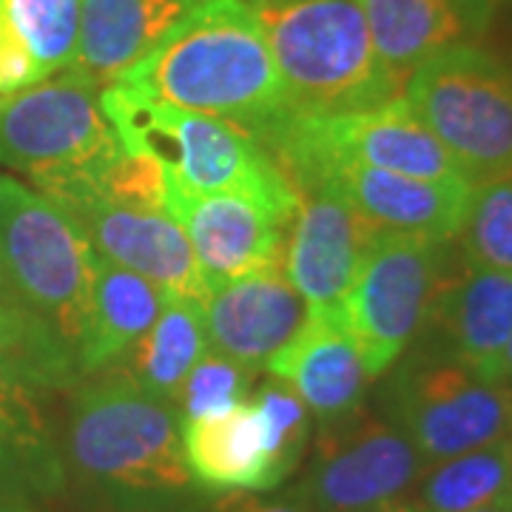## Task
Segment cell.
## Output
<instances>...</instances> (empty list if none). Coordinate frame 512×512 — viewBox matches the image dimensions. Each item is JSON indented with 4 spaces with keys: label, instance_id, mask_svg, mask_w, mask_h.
I'll return each mask as SVG.
<instances>
[{
    "label": "cell",
    "instance_id": "1",
    "mask_svg": "<svg viewBox=\"0 0 512 512\" xmlns=\"http://www.w3.org/2000/svg\"><path fill=\"white\" fill-rule=\"evenodd\" d=\"M117 83L177 109L239 123L259 140L293 114L245 0H194L188 15Z\"/></svg>",
    "mask_w": 512,
    "mask_h": 512
},
{
    "label": "cell",
    "instance_id": "2",
    "mask_svg": "<svg viewBox=\"0 0 512 512\" xmlns=\"http://www.w3.org/2000/svg\"><path fill=\"white\" fill-rule=\"evenodd\" d=\"M100 109L128 154L148 157L188 191L239 197L288 222L296 217V188L271 148L245 126L177 109L126 83L106 86Z\"/></svg>",
    "mask_w": 512,
    "mask_h": 512
},
{
    "label": "cell",
    "instance_id": "3",
    "mask_svg": "<svg viewBox=\"0 0 512 512\" xmlns=\"http://www.w3.org/2000/svg\"><path fill=\"white\" fill-rule=\"evenodd\" d=\"M271 49L293 114H348L402 97L359 0H245Z\"/></svg>",
    "mask_w": 512,
    "mask_h": 512
},
{
    "label": "cell",
    "instance_id": "4",
    "mask_svg": "<svg viewBox=\"0 0 512 512\" xmlns=\"http://www.w3.org/2000/svg\"><path fill=\"white\" fill-rule=\"evenodd\" d=\"M66 450L94 490L134 504H168L191 490L177 407L126 370L86 384L72 404Z\"/></svg>",
    "mask_w": 512,
    "mask_h": 512
},
{
    "label": "cell",
    "instance_id": "5",
    "mask_svg": "<svg viewBox=\"0 0 512 512\" xmlns=\"http://www.w3.org/2000/svg\"><path fill=\"white\" fill-rule=\"evenodd\" d=\"M404 103L436 134L470 183L512 171V66L467 43L421 60Z\"/></svg>",
    "mask_w": 512,
    "mask_h": 512
},
{
    "label": "cell",
    "instance_id": "6",
    "mask_svg": "<svg viewBox=\"0 0 512 512\" xmlns=\"http://www.w3.org/2000/svg\"><path fill=\"white\" fill-rule=\"evenodd\" d=\"M94 256L83 228L49 197L0 174V268L12 302L77 348Z\"/></svg>",
    "mask_w": 512,
    "mask_h": 512
},
{
    "label": "cell",
    "instance_id": "7",
    "mask_svg": "<svg viewBox=\"0 0 512 512\" xmlns=\"http://www.w3.org/2000/svg\"><path fill=\"white\" fill-rule=\"evenodd\" d=\"M444 239L376 231L345 299L342 325L382 376L413 342L444 291Z\"/></svg>",
    "mask_w": 512,
    "mask_h": 512
},
{
    "label": "cell",
    "instance_id": "8",
    "mask_svg": "<svg viewBox=\"0 0 512 512\" xmlns=\"http://www.w3.org/2000/svg\"><path fill=\"white\" fill-rule=\"evenodd\" d=\"M120 148L100 89L74 69L0 97V165L35 185L89 174Z\"/></svg>",
    "mask_w": 512,
    "mask_h": 512
},
{
    "label": "cell",
    "instance_id": "9",
    "mask_svg": "<svg viewBox=\"0 0 512 512\" xmlns=\"http://www.w3.org/2000/svg\"><path fill=\"white\" fill-rule=\"evenodd\" d=\"M390 421L427 464L512 436V390L450 359L413 362L390 387Z\"/></svg>",
    "mask_w": 512,
    "mask_h": 512
},
{
    "label": "cell",
    "instance_id": "10",
    "mask_svg": "<svg viewBox=\"0 0 512 512\" xmlns=\"http://www.w3.org/2000/svg\"><path fill=\"white\" fill-rule=\"evenodd\" d=\"M427 458L393 421L362 407L319 430L308 476L296 495L313 512H359L402 498L424 473Z\"/></svg>",
    "mask_w": 512,
    "mask_h": 512
},
{
    "label": "cell",
    "instance_id": "11",
    "mask_svg": "<svg viewBox=\"0 0 512 512\" xmlns=\"http://www.w3.org/2000/svg\"><path fill=\"white\" fill-rule=\"evenodd\" d=\"M296 194L299 205L285 245V274L311 319L342 325L345 299L376 228L333 180L299 183Z\"/></svg>",
    "mask_w": 512,
    "mask_h": 512
},
{
    "label": "cell",
    "instance_id": "12",
    "mask_svg": "<svg viewBox=\"0 0 512 512\" xmlns=\"http://www.w3.org/2000/svg\"><path fill=\"white\" fill-rule=\"evenodd\" d=\"M163 211L183 228L208 288L285 265L291 222L259 205L197 194L163 174Z\"/></svg>",
    "mask_w": 512,
    "mask_h": 512
},
{
    "label": "cell",
    "instance_id": "13",
    "mask_svg": "<svg viewBox=\"0 0 512 512\" xmlns=\"http://www.w3.org/2000/svg\"><path fill=\"white\" fill-rule=\"evenodd\" d=\"M100 256L146 276L165 296L202 302L208 285L183 228L165 211H143L120 202L80 194L57 202Z\"/></svg>",
    "mask_w": 512,
    "mask_h": 512
},
{
    "label": "cell",
    "instance_id": "14",
    "mask_svg": "<svg viewBox=\"0 0 512 512\" xmlns=\"http://www.w3.org/2000/svg\"><path fill=\"white\" fill-rule=\"evenodd\" d=\"M200 311L208 350L254 373L311 319L285 265L211 285Z\"/></svg>",
    "mask_w": 512,
    "mask_h": 512
},
{
    "label": "cell",
    "instance_id": "15",
    "mask_svg": "<svg viewBox=\"0 0 512 512\" xmlns=\"http://www.w3.org/2000/svg\"><path fill=\"white\" fill-rule=\"evenodd\" d=\"M308 180H333L376 231L444 239V242L456 239L473 191V183L464 177L424 180V177H407V174L379 171L356 163L330 165Z\"/></svg>",
    "mask_w": 512,
    "mask_h": 512
},
{
    "label": "cell",
    "instance_id": "16",
    "mask_svg": "<svg viewBox=\"0 0 512 512\" xmlns=\"http://www.w3.org/2000/svg\"><path fill=\"white\" fill-rule=\"evenodd\" d=\"M501 0H359L382 63L407 80L421 60L490 32Z\"/></svg>",
    "mask_w": 512,
    "mask_h": 512
},
{
    "label": "cell",
    "instance_id": "17",
    "mask_svg": "<svg viewBox=\"0 0 512 512\" xmlns=\"http://www.w3.org/2000/svg\"><path fill=\"white\" fill-rule=\"evenodd\" d=\"M265 367L322 424L356 413L370 382L365 359L348 330L322 319H308Z\"/></svg>",
    "mask_w": 512,
    "mask_h": 512
},
{
    "label": "cell",
    "instance_id": "18",
    "mask_svg": "<svg viewBox=\"0 0 512 512\" xmlns=\"http://www.w3.org/2000/svg\"><path fill=\"white\" fill-rule=\"evenodd\" d=\"M194 0H83L69 69L111 86L188 15Z\"/></svg>",
    "mask_w": 512,
    "mask_h": 512
},
{
    "label": "cell",
    "instance_id": "19",
    "mask_svg": "<svg viewBox=\"0 0 512 512\" xmlns=\"http://www.w3.org/2000/svg\"><path fill=\"white\" fill-rule=\"evenodd\" d=\"M183 458L191 478L214 493H268L274 478L268 467L262 424L254 402L180 421Z\"/></svg>",
    "mask_w": 512,
    "mask_h": 512
},
{
    "label": "cell",
    "instance_id": "20",
    "mask_svg": "<svg viewBox=\"0 0 512 512\" xmlns=\"http://www.w3.org/2000/svg\"><path fill=\"white\" fill-rule=\"evenodd\" d=\"M165 293L106 256H94L92 288L86 319L77 339V365L83 370H103L134 348L163 308Z\"/></svg>",
    "mask_w": 512,
    "mask_h": 512
},
{
    "label": "cell",
    "instance_id": "21",
    "mask_svg": "<svg viewBox=\"0 0 512 512\" xmlns=\"http://www.w3.org/2000/svg\"><path fill=\"white\" fill-rule=\"evenodd\" d=\"M436 311L453 359L490 382L507 384L504 350L512 339V274L470 268L441 291Z\"/></svg>",
    "mask_w": 512,
    "mask_h": 512
},
{
    "label": "cell",
    "instance_id": "22",
    "mask_svg": "<svg viewBox=\"0 0 512 512\" xmlns=\"http://www.w3.org/2000/svg\"><path fill=\"white\" fill-rule=\"evenodd\" d=\"M208 353L205 325H202L200 302L165 296L163 308L143 339L128 350V376L148 393L174 404V396L191 373V367Z\"/></svg>",
    "mask_w": 512,
    "mask_h": 512
},
{
    "label": "cell",
    "instance_id": "23",
    "mask_svg": "<svg viewBox=\"0 0 512 512\" xmlns=\"http://www.w3.org/2000/svg\"><path fill=\"white\" fill-rule=\"evenodd\" d=\"M512 439V436H510ZM510 439L436 461L421 484V512H470L512 498Z\"/></svg>",
    "mask_w": 512,
    "mask_h": 512
},
{
    "label": "cell",
    "instance_id": "24",
    "mask_svg": "<svg viewBox=\"0 0 512 512\" xmlns=\"http://www.w3.org/2000/svg\"><path fill=\"white\" fill-rule=\"evenodd\" d=\"M0 484L52 490L60 464L49 441L32 387L0 376Z\"/></svg>",
    "mask_w": 512,
    "mask_h": 512
},
{
    "label": "cell",
    "instance_id": "25",
    "mask_svg": "<svg viewBox=\"0 0 512 512\" xmlns=\"http://www.w3.org/2000/svg\"><path fill=\"white\" fill-rule=\"evenodd\" d=\"M77 353L46 322L0 302V376L23 384H60L72 376Z\"/></svg>",
    "mask_w": 512,
    "mask_h": 512
},
{
    "label": "cell",
    "instance_id": "26",
    "mask_svg": "<svg viewBox=\"0 0 512 512\" xmlns=\"http://www.w3.org/2000/svg\"><path fill=\"white\" fill-rule=\"evenodd\" d=\"M83 0H0L9 32L43 77L69 69L80 37Z\"/></svg>",
    "mask_w": 512,
    "mask_h": 512
},
{
    "label": "cell",
    "instance_id": "27",
    "mask_svg": "<svg viewBox=\"0 0 512 512\" xmlns=\"http://www.w3.org/2000/svg\"><path fill=\"white\" fill-rule=\"evenodd\" d=\"M456 239L470 268L512 274V171L473 185Z\"/></svg>",
    "mask_w": 512,
    "mask_h": 512
},
{
    "label": "cell",
    "instance_id": "28",
    "mask_svg": "<svg viewBox=\"0 0 512 512\" xmlns=\"http://www.w3.org/2000/svg\"><path fill=\"white\" fill-rule=\"evenodd\" d=\"M254 410L262 424V439L268 453V467L274 487L299 467L305 444L311 436V410L293 393L288 384L268 382L254 399Z\"/></svg>",
    "mask_w": 512,
    "mask_h": 512
},
{
    "label": "cell",
    "instance_id": "29",
    "mask_svg": "<svg viewBox=\"0 0 512 512\" xmlns=\"http://www.w3.org/2000/svg\"><path fill=\"white\" fill-rule=\"evenodd\" d=\"M251 379H254V370L208 350L200 362L191 367V373L185 376V382L174 396L177 416L180 421L202 419V416L225 413L239 402H248Z\"/></svg>",
    "mask_w": 512,
    "mask_h": 512
},
{
    "label": "cell",
    "instance_id": "30",
    "mask_svg": "<svg viewBox=\"0 0 512 512\" xmlns=\"http://www.w3.org/2000/svg\"><path fill=\"white\" fill-rule=\"evenodd\" d=\"M214 512H313L299 495L288 498H254V495H234L225 498Z\"/></svg>",
    "mask_w": 512,
    "mask_h": 512
},
{
    "label": "cell",
    "instance_id": "31",
    "mask_svg": "<svg viewBox=\"0 0 512 512\" xmlns=\"http://www.w3.org/2000/svg\"><path fill=\"white\" fill-rule=\"evenodd\" d=\"M359 512H421L416 507V501H404V498H396V501H384L379 507H370V510H359Z\"/></svg>",
    "mask_w": 512,
    "mask_h": 512
},
{
    "label": "cell",
    "instance_id": "32",
    "mask_svg": "<svg viewBox=\"0 0 512 512\" xmlns=\"http://www.w3.org/2000/svg\"><path fill=\"white\" fill-rule=\"evenodd\" d=\"M470 512H512V498H504V501H495V504H487V507H478V510Z\"/></svg>",
    "mask_w": 512,
    "mask_h": 512
},
{
    "label": "cell",
    "instance_id": "33",
    "mask_svg": "<svg viewBox=\"0 0 512 512\" xmlns=\"http://www.w3.org/2000/svg\"><path fill=\"white\" fill-rule=\"evenodd\" d=\"M0 302L15 305V302H12V293H9V288H6V279H3V268H0Z\"/></svg>",
    "mask_w": 512,
    "mask_h": 512
},
{
    "label": "cell",
    "instance_id": "34",
    "mask_svg": "<svg viewBox=\"0 0 512 512\" xmlns=\"http://www.w3.org/2000/svg\"><path fill=\"white\" fill-rule=\"evenodd\" d=\"M504 367H507V379L512 376V339L510 345H507V350H504Z\"/></svg>",
    "mask_w": 512,
    "mask_h": 512
},
{
    "label": "cell",
    "instance_id": "35",
    "mask_svg": "<svg viewBox=\"0 0 512 512\" xmlns=\"http://www.w3.org/2000/svg\"><path fill=\"white\" fill-rule=\"evenodd\" d=\"M0 512H32L29 507H20V504H0Z\"/></svg>",
    "mask_w": 512,
    "mask_h": 512
},
{
    "label": "cell",
    "instance_id": "36",
    "mask_svg": "<svg viewBox=\"0 0 512 512\" xmlns=\"http://www.w3.org/2000/svg\"><path fill=\"white\" fill-rule=\"evenodd\" d=\"M510 447H512V439H510Z\"/></svg>",
    "mask_w": 512,
    "mask_h": 512
}]
</instances>
